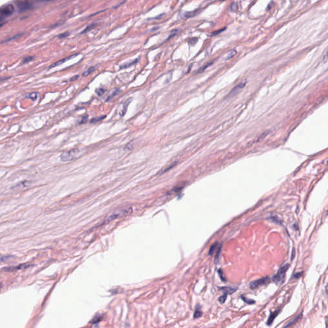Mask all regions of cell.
<instances>
[{
    "instance_id": "obj_1",
    "label": "cell",
    "mask_w": 328,
    "mask_h": 328,
    "mask_svg": "<svg viewBox=\"0 0 328 328\" xmlns=\"http://www.w3.org/2000/svg\"><path fill=\"white\" fill-rule=\"evenodd\" d=\"M132 209L131 208H120L114 211L110 214H109L108 216L105 219V220L103 221V224H108L112 220H115L116 219L120 218L122 217H124L126 215L129 214L131 212Z\"/></svg>"
},
{
    "instance_id": "obj_2",
    "label": "cell",
    "mask_w": 328,
    "mask_h": 328,
    "mask_svg": "<svg viewBox=\"0 0 328 328\" xmlns=\"http://www.w3.org/2000/svg\"><path fill=\"white\" fill-rule=\"evenodd\" d=\"M81 151L78 148L73 149L71 150L67 151L62 153L60 156L61 160L63 161H68L73 160L80 155Z\"/></svg>"
},
{
    "instance_id": "obj_3",
    "label": "cell",
    "mask_w": 328,
    "mask_h": 328,
    "mask_svg": "<svg viewBox=\"0 0 328 328\" xmlns=\"http://www.w3.org/2000/svg\"><path fill=\"white\" fill-rule=\"evenodd\" d=\"M289 267V264H286V265H284L282 266L281 267H280V269L278 270V271H277L276 274L272 278V280H273L274 282H275L277 284H281V283H283L284 278H285L286 272L288 269Z\"/></svg>"
},
{
    "instance_id": "obj_4",
    "label": "cell",
    "mask_w": 328,
    "mask_h": 328,
    "mask_svg": "<svg viewBox=\"0 0 328 328\" xmlns=\"http://www.w3.org/2000/svg\"><path fill=\"white\" fill-rule=\"evenodd\" d=\"M15 10L14 6L12 4L6 5L1 7L0 8V15H1V21L3 22L4 19L9 17L14 13Z\"/></svg>"
},
{
    "instance_id": "obj_5",
    "label": "cell",
    "mask_w": 328,
    "mask_h": 328,
    "mask_svg": "<svg viewBox=\"0 0 328 328\" xmlns=\"http://www.w3.org/2000/svg\"><path fill=\"white\" fill-rule=\"evenodd\" d=\"M19 12H23L33 8V4L28 1H17L15 2Z\"/></svg>"
},
{
    "instance_id": "obj_6",
    "label": "cell",
    "mask_w": 328,
    "mask_h": 328,
    "mask_svg": "<svg viewBox=\"0 0 328 328\" xmlns=\"http://www.w3.org/2000/svg\"><path fill=\"white\" fill-rule=\"evenodd\" d=\"M270 279L269 277H265L261 278L260 279L255 280L254 281H252L251 283H250L249 288L251 289L256 288L259 287V286H263V285H265V284L269 283L270 282Z\"/></svg>"
},
{
    "instance_id": "obj_7",
    "label": "cell",
    "mask_w": 328,
    "mask_h": 328,
    "mask_svg": "<svg viewBox=\"0 0 328 328\" xmlns=\"http://www.w3.org/2000/svg\"><path fill=\"white\" fill-rule=\"evenodd\" d=\"M246 83H247V81H243L241 83H240L239 84L237 85L235 87L232 89L231 90V92H229V94L227 95V96L226 97L227 98H231V97H233L234 95H235L236 94L238 93V92H240V90H242V88H244V87L246 86Z\"/></svg>"
},
{
    "instance_id": "obj_8",
    "label": "cell",
    "mask_w": 328,
    "mask_h": 328,
    "mask_svg": "<svg viewBox=\"0 0 328 328\" xmlns=\"http://www.w3.org/2000/svg\"><path fill=\"white\" fill-rule=\"evenodd\" d=\"M29 267H30L29 264H21V265H19L17 266V267H10L4 268L3 270H6V271L10 272L17 270L24 269H26V268Z\"/></svg>"
},
{
    "instance_id": "obj_9",
    "label": "cell",
    "mask_w": 328,
    "mask_h": 328,
    "mask_svg": "<svg viewBox=\"0 0 328 328\" xmlns=\"http://www.w3.org/2000/svg\"><path fill=\"white\" fill-rule=\"evenodd\" d=\"M77 55H78V54H74V55H71V56L67 57V58H65L62 59V60H58V62H57L54 63V64H53L51 65V66L49 67V69L54 68V67H57V66H60V65L62 64H64V63L66 60H70V59L73 58H74V57H76Z\"/></svg>"
},
{
    "instance_id": "obj_10",
    "label": "cell",
    "mask_w": 328,
    "mask_h": 328,
    "mask_svg": "<svg viewBox=\"0 0 328 328\" xmlns=\"http://www.w3.org/2000/svg\"><path fill=\"white\" fill-rule=\"evenodd\" d=\"M280 311L281 309H279V310H276L275 312H272V313H270V315L269 317V319H268L267 320V324L268 326H270V325L272 324V322H273V321H274V319H275L276 317L278 315V314L280 313Z\"/></svg>"
},
{
    "instance_id": "obj_11",
    "label": "cell",
    "mask_w": 328,
    "mask_h": 328,
    "mask_svg": "<svg viewBox=\"0 0 328 328\" xmlns=\"http://www.w3.org/2000/svg\"><path fill=\"white\" fill-rule=\"evenodd\" d=\"M219 290L220 291H222L224 293H226L227 295V294H231V293H234L235 292H236V288L229 287V286H221V287H219Z\"/></svg>"
},
{
    "instance_id": "obj_12",
    "label": "cell",
    "mask_w": 328,
    "mask_h": 328,
    "mask_svg": "<svg viewBox=\"0 0 328 328\" xmlns=\"http://www.w3.org/2000/svg\"><path fill=\"white\" fill-rule=\"evenodd\" d=\"M203 315V312L201 310V306L199 304H197L195 309L194 313V319H198L201 317Z\"/></svg>"
},
{
    "instance_id": "obj_13",
    "label": "cell",
    "mask_w": 328,
    "mask_h": 328,
    "mask_svg": "<svg viewBox=\"0 0 328 328\" xmlns=\"http://www.w3.org/2000/svg\"><path fill=\"white\" fill-rule=\"evenodd\" d=\"M130 101H131V99H128V100H127L126 102H124V103H123V107H122V108H121V110L120 111V115H121V116H124L125 113H126V110H127V107H128V105L130 104Z\"/></svg>"
},
{
    "instance_id": "obj_14",
    "label": "cell",
    "mask_w": 328,
    "mask_h": 328,
    "mask_svg": "<svg viewBox=\"0 0 328 328\" xmlns=\"http://www.w3.org/2000/svg\"><path fill=\"white\" fill-rule=\"evenodd\" d=\"M39 96V93L38 92H31V93L27 94L26 95H25V97L26 98H28V99H31L32 101H35L36 99H37V97Z\"/></svg>"
},
{
    "instance_id": "obj_15",
    "label": "cell",
    "mask_w": 328,
    "mask_h": 328,
    "mask_svg": "<svg viewBox=\"0 0 328 328\" xmlns=\"http://www.w3.org/2000/svg\"><path fill=\"white\" fill-rule=\"evenodd\" d=\"M302 313L299 314V315H298V316H297V317H295V319H293V320H292V321H290V322L288 323V324H286V326H285L284 327V328H289L290 326H292V325L294 324H295V323L296 322H297V321H299V320H300V319H301V317H302Z\"/></svg>"
},
{
    "instance_id": "obj_16",
    "label": "cell",
    "mask_w": 328,
    "mask_h": 328,
    "mask_svg": "<svg viewBox=\"0 0 328 328\" xmlns=\"http://www.w3.org/2000/svg\"><path fill=\"white\" fill-rule=\"evenodd\" d=\"M140 60V57H138V58H137L135 59L133 61H132L131 62L128 63V64H125L123 65V66H121V67H120V69H125V68L129 67H130V66H132V65H134V64H137V63L138 62V60Z\"/></svg>"
},
{
    "instance_id": "obj_17",
    "label": "cell",
    "mask_w": 328,
    "mask_h": 328,
    "mask_svg": "<svg viewBox=\"0 0 328 328\" xmlns=\"http://www.w3.org/2000/svg\"><path fill=\"white\" fill-rule=\"evenodd\" d=\"M119 93H120V90H119V88H116V89H114V90H113V92H112V94L107 97V99H106V101H110V99H112V97H114V96H116V95H117Z\"/></svg>"
},
{
    "instance_id": "obj_18",
    "label": "cell",
    "mask_w": 328,
    "mask_h": 328,
    "mask_svg": "<svg viewBox=\"0 0 328 328\" xmlns=\"http://www.w3.org/2000/svg\"><path fill=\"white\" fill-rule=\"evenodd\" d=\"M34 58H35V57H33V56H28V57H24V58L22 60V61H21V64H27V63L29 62H31V61H32L33 60H34Z\"/></svg>"
},
{
    "instance_id": "obj_19",
    "label": "cell",
    "mask_w": 328,
    "mask_h": 328,
    "mask_svg": "<svg viewBox=\"0 0 328 328\" xmlns=\"http://www.w3.org/2000/svg\"><path fill=\"white\" fill-rule=\"evenodd\" d=\"M94 70H95V67H94V66L90 67L88 68V69L86 70L85 71L83 72V73L82 74V76H87L89 75L90 73H92Z\"/></svg>"
},
{
    "instance_id": "obj_20",
    "label": "cell",
    "mask_w": 328,
    "mask_h": 328,
    "mask_svg": "<svg viewBox=\"0 0 328 328\" xmlns=\"http://www.w3.org/2000/svg\"><path fill=\"white\" fill-rule=\"evenodd\" d=\"M95 25H96L95 23H92V24H89L88 26H87V27L83 29V31L81 33H87V32H88V31H89L90 30H91L93 28H94V26H95Z\"/></svg>"
},
{
    "instance_id": "obj_21",
    "label": "cell",
    "mask_w": 328,
    "mask_h": 328,
    "mask_svg": "<svg viewBox=\"0 0 328 328\" xmlns=\"http://www.w3.org/2000/svg\"><path fill=\"white\" fill-rule=\"evenodd\" d=\"M242 299L244 301V302H246V303H248V304H253L255 303V301H254V300L250 299H247L246 297H244V296H242Z\"/></svg>"
},
{
    "instance_id": "obj_22",
    "label": "cell",
    "mask_w": 328,
    "mask_h": 328,
    "mask_svg": "<svg viewBox=\"0 0 328 328\" xmlns=\"http://www.w3.org/2000/svg\"><path fill=\"white\" fill-rule=\"evenodd\" d=\"M213 63V61H211L210 62L207 63V64H206L205 66H204V67H203L201 69H200L199 70V71H198V73H203V71H204V70H205L206 68L208 67H209L210 65L212 64Z\"/></svg>"
},
{
    "instance_id": "obj_23",
    "label": "cell",
    "mask_w": 328,
    "mask_h": 328,
    "mask_svg": "<svg viewBox=\"0 0 328 328\" xmlns=\"http://www.w3.org/2000/svg\"><path fill=\"white\" fill-rule=\"evenodd\" d=\"M227 294H226V293H224L223 295H221L220 297H219V302L221 303V304H223L225 302V301H226V299H227Z\"/></svg>"
},
{
    "instance_id": "obj_24",
    "label": "cell",
    "mask_w": 328,
    "mask_h": 328,
    "mask_svg": "<svg viewBox=\"0 0 328 328\" xmlns=\"http://www.w3.org/2000/svg\"><path fill=\"white\" fill-rule=\"evenodd\" d=\"M105 89L103 88H98L95 90V93L97 94L99 96H101V95H103V94L105 93Z\"/></svg>"
},
{
    "instance_id": "obj_25",
    "label": "cell",
    "mask_w": 328,
    "mask_h": 328,
    "mask_svg": "<svg viewBox=\"0 0 328 328\" xmlns=\"http://www.w3.org/2000/svg\"><path fill=\"white\" fill-rule=\"evenodd\" d=\"M105 117H106V116H101V117H97V118H93V119L90 120V123H97V122H99V121H100L101 120H102V119H104Z\"/></svg>"
},
{
    "instance_id": "obj_26",
    "label": "cell",
    "mask_w": 328,
    "mask_h": 328,
    "mask_svg": "<svg viewBox=\"0 0 328 328\" xmlns=\"http://www.w3.org/2000/svg\"><path fill=\"white\" fill-rule=\"evenodd\" d=\"M70 33L69 31H65L64 33H60V34H59L58 35V37L59 39H64V38H66V37H68Z\"/></svg>"
},
{
    "instance_id": "obj_27",
    "label": "cell",
    "mask_w": 328,
    "mask_h": 328,
    "mask_svg": "<svg viewBox=\"0 0 328 328\" xmlns=\"http://www.w3.org/2000/svg\"><path fill=\"white\" fill-rule=\"evenodd\" d=\"M230 8H231V11L233 12L236 11L237 9H238V5H237V3H235V2H233V3H231V6H230Z\"/></svg>"
},
{
    "instance_id": "obj_28",
    "label": "cell",
    "mask_w": 328,
    "mask_h": 328,
    "mask_svg": "<svg viewBox=\"0 0 328 328\" xmlns=\"http://www.w3.org/2000/svg\"><path fill=\"white\" fill-rule=\"evenodd\" d=\"M236 51L235 50H232L231 51H229V53H228V55H227V58H226V59L231 58H232L233 56H235V55H236Z\"/></svg>"
},
{
    "instance_id": "obj_29",
    "label": "cell",
    "mask_w": 328,
    "mask_h": 328,
    "mask_svg": "<svg viewBox=\"0 0 328 328\" xmlns=\"http://www.w3.org/2000/svg\"><path fill=\"white\" fill-rule=\"evenodd\" d=\"M87 121H88V116L85 115V116H83L82 118H81V120L80 121V124H84L86 122H87Z\"/></svg>"
},
{
    "instance_id": "obj_30",
    "label": "cell",
    "mask_w": 328,
    "mask_h": 328,
    "mask_svg": "<svg viewBox=\"0 0 328 328\" xmlns=\"http://www.w3.org/2000/svg\"><path fill=\"white\" fill-rule=\"evenodd\" d=\"M21 35H22V34H17V35H14V36L13 37H11V38H9V39H7V40H5V41H4V42H2V43H3V42H9V41H10V40H14V39H17V38H18L19 37H20V36H21Z\"/></svg>"
},
{
    "instance_id": "obj_31",
    "label": "cell",
    "mask_w": 328,
    "mask_h": 328,
    "mask_svg": "<svg viewBox=\"0 0 328 328\" xmlns=\"http://www.w3.org/2000/svg\"><path fill=\"white\" fill-rule=\"evenodd\" d=\"M219 275L220 276V279H221V280L223 281H226V279L225 278V277H224V275L223 272H222L220 270H219Z\"/></svg>"
},
{
    "instance_id": "obj_32",
    "label": "cell",
    "mask_w": 328,
    "mask_h": 328,
    "mask_svg": "<svg viewBox=\"0 0 328 328\" xmlns=\"http://www.w3.org/2000/svg\"><path fill=\"white\" fill-rule=\"evenodd\" d=\"M101 317H95L93 321H91V323L92 324H95V323H97L98 322L101 321Z\"/></svg>"
},
{
    "instance_id": "obj_33",
    "label": "cell",
    "mask_w": 328,
    "mask_h": 328,
    "mask_svg": "<svg viewBox=\"0 0 328 328\" xmlns=\"http://www.w3.org/2000/svg\"><path fill=\"white\" fill-rule=\"evenodd\" d=\"M226 29V28H223V29H219V30H217V31H215V32H213V33H212V34H211V35H217V34H219V33H221V32H222V31H223L224 30V29Z\"/></svg>"
},
{
    "instance_id": "obj_34",
    "label": "cell",
    "mask_w": 328,
    "mask_h": 328,
    "mask_svg": "<svg viewBox=\"0 0 328 328\" xmlns=\"http://www.w3.org/2000/svg\"><path fill=\"white\" fill-rule=\"evenodd\" d=\"M302 274V272H297V273L294 274V275H293V277L295 279L299 278V277H301V276Z\"/></svg>"
},
{
    "instance_id": "obj_35",
    "label": "cell",
    "mask_w": 328,
    "mask_h": 328,
    "mask_svg": "<svg viewBox=\"0 0 328 328\" xmlns=\"http://www.w3.org/2000/svg\"><path fill=\"white\" fill-rule=\"evenodd\" d=\"M177 31H178V30H176V29H175V30H173V31H172V32H171V35H170V37H169V39H170V38H171V37H174V35H175V34H176V32H177Z\"/></svg>"
},
{
    "instance_id": "obj_36",
    "label": "cell",
    "mask_w": 328,
    "mask_h": 328,
    "mask_svg": "<svg viewBox=\"0 0 328 328\" xmlns=\"http://www.w3.org/2000/svg\"><path fill=\"white\" fill-rule=\"evenodd\" d=\"M78 77H79V76H78V75H76V76H73V77L72 78L70 79L69 81H73L75 80H77V79L78 78Z\"/></svg>"
},
{
    "instance_id": "obj_37",
    "label": "cell",
    "mask_w": 328,
    "mask_h": 328,
    "mask_svg": "<svg viewBox=\"0 0 328 328\" xmlns=\"http://www.w3.org/2000/svg\"><path fill=\"white\" fill-rule=\"evenodd\" d=\"M324 60H327L328 59V50L326 51V53H325L324 56Z\"/></svg>"
},
{
    "instance_id": "obj_38",
    "label": "cell",
    "mask_w": 328,
    "mask_h": 328,
    "mask_svg": "<svg viewBox=\"0 0 328 328\" xmlns=\"http://www.w3.org/2000/svg\"><path fill=\"white\" fill-rule=\"evenodd\" d=\"M294 256H295V249L293 250V253H292V257H291V260H293L294 258Z\"/></svg>"
},
{
    "instance_id": "obj_39",
    "label": "cell",
    "mask_w": 328,
    "mask_h": 328,
    "mask_svg": "<svg viewBox=\"0 0 328 328\" xmlns=\"http://www.w3.org/2000/svg\"><path fill=\"white\" fill-rule=\"evenodd\" d=\"M326 292L327 294H328V284H327L326 286Z\"/></svg>"
}]
</instances>
